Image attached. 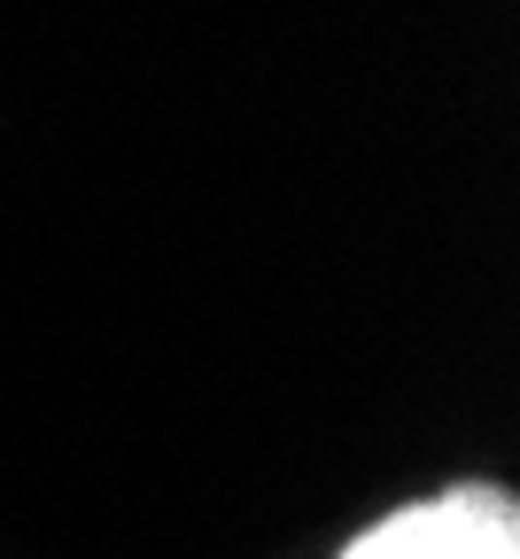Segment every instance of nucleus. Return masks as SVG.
<instances>
[{
    "label": "nucleus",
    "instance_id": "nucleus-1",
    "mask_svg": "<svg viewBox=\"0 0 520 559\" xmlns=\"http://www.w3.org/2000/svg\"><path fill=\"white\" fill-rule=\"evenodd\" d=\"M334 559H520V506L505 481H451L357 528Z\"/></svg>",
    "mask_w": 520,
    "mask_h": 559
}]
</instances>
